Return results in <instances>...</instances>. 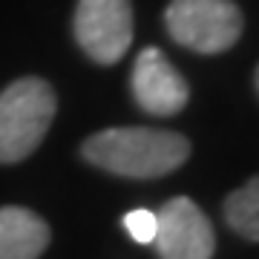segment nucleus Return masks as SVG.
Wrapping results in <instances>:
<instances>
[{
    "label": "nucleus",
    "mask_w": 259,
    "mask_h": 259,
    "mask_svg": "<svg viewBox=\"0 0 259 259\" xmlns=\"http://www.w3.org/2000/svg\"><path fill=\"white\" fill-rule=\"evenodd\" d=\"M83 158L107 173L127 179L167 176L187 161L190 141L173 130L110 127L83 141Z\"/></svg>",
    "instance_id": "obj_1"
},
{
    "label": "nucleus",
    "mask_w": 259,
    "mask_h": 259,
    "mask_svg": "<svg viewBox=\"0 0 259 259\" xmlns=\"http://www.w3.org/2000/svg\"><path fill=\"white\" fill-rule=\"evenodd\" d=\"M55 90L44 78H18L0 93V164L23 161L55 118Z\"/></svg>",
    "instance_id": "obj_2"
},
{
    "label": "nucleus",
    "mask_w": 259,
    "mask_h": 259,
    "mask_svg": "<svg viewBox=\"0 0 259 259\" xmlns=\"http://www.w3.org/2000/svg\"><path fill=\"white\" fill-rule=\"evenodd\" d=\"M164 23L176 44L202 55L231 49L242 35V12L233 0H170Z\"/></svg>",
    "instance_id": "obj_3"
},
{
    "label": "nucleus",
    "mask_w": 259,
    "mask_h": 259,
    "mask_svg": "<svg viewBox=\"0 0 259 259\" xmlns=\"http://www.w3.org/2000/svg\"><path fill=\"white\" fill-rule=\"evenodd\" d=\"M72 29L95 64H115L133 44V6L130 0H78Z\"/></svg>",
    "instance_id": "obj_4"
},
{
    "label": "nucleus",
    "mask_w": 259,
    "mask_h": 259,
    "mask_svg": "<svg viewBox=\"0 0 259 259\" xmlns=\"http://www.w3.org/2000/svg\"><path fill=\"white\" fill-rule=\"evenodd\" d=\"M158 231H156V245L161 259H210L216 248V236L207 222L202 207L187 199L176 196L170 202L161 204L156 213Z\"/></svg>",
    "instance_id": "obj_5"
},
{
    "label": "nucleus",
    "mask_w": 259,
    "mask_h": 259,
    "mask_svg": "<svg viewBox=\"0 0 259 259\" xmlns=\"http://www.w3.org/2000/svg\"><path fill=\"white\" fill-rule=\"evenodd\" d=\"M133 98L150 115H176L185 110L190 90L187 81L179 75V69L164 58V52L156 47L141 49L133 64Z\"/></svg>",
    "instance_id": "obj_6"
},
{
    "label": "nucleus",
    "mask_w": 259,
    "mask_h": 259,
    "mask_svg": "<svg viewBox=\"0 0 259 259\" xmlns=\"http://www.w3.org/2000/svg\"><path fill=\"white\" fill-rule=\"evenodd\" d=\"M49 245V225L29 207H0V259H37Z\"/></svg>",
    "instance_id": "obj_7"
},
{
    "label": "nucleus",
    "mask_w": 259,
    "mask_h": 259,
    "mask_svg": "<svg viewBox=\"0 0 259 259\" xmlns=\"http://www.w3.org/2000/svg\"><path fill=\"white\" fill-rule=\"evenodd\" d=\"M225 219L239 236L259 242V176H253L228 196Z\"/></svg>",
    "instance_id": "obj_8"
},
{
    "label": "nucleus",
    "mask_w": 259,
    "mask_h": 259,
    "mask_svg": "<svg viewBox=\"0 0 259 259\" xmlns=\"http://www.w3.org/2000/svg\"><path fill=\"white\" fill-rule=\"evenodd\" d=\"M124 231L139 242V245H153L156 239V231H158V219L156 213L147 210V207H136L124 216Z\"/></svg>",
    "instance_id": "obj_9"
},
{
    "label": "nucleus",
    "mask_w": 259,
    "mask_h": 259,
    "mask_svg": "<svg viewBox=\"0 0 259 259\" xmlns=\"http://www.w3.org/2000/svg\"><path fill=\"white\" fill-rule=\"evenodd\" d=\"M256 90H259V69H256Z\"/></svg>",
    "instance_id": "obj_10"
}]
</instances>
